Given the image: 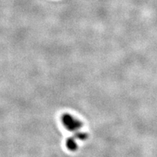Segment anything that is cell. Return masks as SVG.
<instances>
[{"instance_id": "cell-1", "label": "cell", "mask_w": 157, "mask_h": 157, "mask_svg": "<svg viewBox=\"0 0 157 157\" xmlns=\"http://www.w3.org/2000/svg\"><path fill=\"white\" fill-rule=\"evenodd\" d=\"M63 122L66 124V126L68 127V129H71V130H74V129H76L79 125V123L76 122V121L74 120L71 116L70 117L69 116H65V117H63Z\"/></svg>"}]
</instances>
